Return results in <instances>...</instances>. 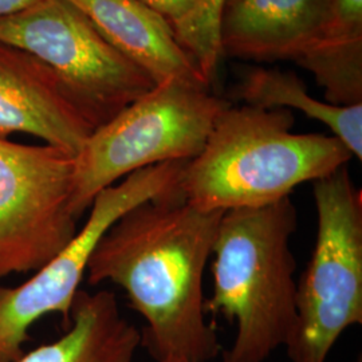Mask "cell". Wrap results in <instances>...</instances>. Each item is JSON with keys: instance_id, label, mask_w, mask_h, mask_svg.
I'll use <instances>...</instances> for the list:
<instances>
[{"instance_id": "1", "label": "cell", "mask_w": 362, "mask_h": 362, "mask_svg": "<svg viewBox=\"0 0 362 362\" xmlns=\"http://www.w3.org/2000/svg\"><path fill=\"white\" fill-rule=\"evenodd\" d=\"M223 214L194 207L180 188L125 212L91 255L89 285L110 282L127 293L145 320L141 345L155 361L209 362L221 350L203 281Z\"/></svg>"}, {"instance_id": "2", "label": "cell", "mask_w": 362, "mask_h": 362, "mask_svg": "<svg viewBox=\"0 0 362 362\" xmlns=\"http://www.w3.org/2000/svg\"><path fill=\"white\" fill-rule=\"evenodd\" d=\"M293 127L287 109L227 106L203 151L187 163L181 192L208 212L264 207L349 164L353 155L336 136Z\"/></svg>"}, {"instance_id": "3", "label": "cell", "mask_w": 362, "mask_h": 362, "mask_svg": "<svg viewBox=\"0 0 362 362\" xmlns=\"http://www.w3.org/2000/svg\"><path fill=\"white\" fill-rule=\"evenodd\" d=\"M291 197L258 208L226 211L212 250V296L207 314L236 326L223 362H264L286 346L297 318V230Z\"/></svg>"}, {"instance_id": "4", "label": "cell", "mask_w": 362, "mask_h": 362, "mask_svg": "<svg viewBox=\"0 0 362 362\" xmlns=\"http://www.w3.org/2000/svg\"><path fill=\"white\" fill-rule=\"evenodd\" d=\"M227 106L209 88L169 79L93 130L76 156L74 216L81 219L103 189L139 169L191 161L203 151Z\"/></svg>"}, {"instance_id": "5", "label": "cell", "mask_w": 362, "mask_h": 362, "mask_svg": "<svg viewBox=\"0 0 362 362\" xmlns=\"http://www.w3.org/2000/svg\"><path fill=\"white\" fill-rule=\"evenodd\" d=\"M317 236L297 284L290 362H326L341 334L362 324V191L348 165L313 181Z\"/></svg>"}, {"instance_id": "6", "label": "cell", "mask_w": 362, "mask_h": 362, "mask_svg": "<svg viewBox=\"0 0 362 362\" xmlns=\"http://www.w3.org/2000/svg\"><path fill=\"white\" fill-rule=\"evenodd\" d=\"M0 42L49 66L93 130L156 86L69 0H39L0 18Z\"/></svg>"}, {"instance_id": "7", "label": "cell", "mask_w": 362, "mask_h": 362, "mask_svg": "<svg viewBox=\"0 0 362 362\" xmlns=\"http://www.w3.org/2000/svg\"><path fill=\"white\" fill-rule=\"evenodd\" d=\"M187 163L139 169L105 188L93 200L83 227L31 279L15 287L0 286V362H15L25 353L28 330L42 317L58 313L66 327L70 325L73 300L104 233L132 208L180 189Z\"/></svg>"}, {"instance_id": "8", "label": "cell", "mask_w": 362, "mask_h": 362, "mask_svg": "<svg viewBox=\"0 0 362 362\" xmlns=\"http://www.w3.org/2000/svg\"><path fill=\"white\" fill-rule=\"evenodd\" d=\"M76 156L0 139V279L38 272L77 233Z\"/></svg>"}, {"instance_id": "9", "label": "cell", "mask_w": 362, "mask_h": 362, "mask_svg": "<svg viewBox=\"0 0 362 362\" xmlns=\"http://www.w3.org/2000/svg\"><path fill=\"white\" fill-rule=\"evenodd\" d=\"M27 133L77 156L93 129L54 74L30 52L0 42V139Z\"/></svg>"}, {"instance_id": "10", "label": "cell", "mask_w": 362, "mask_h": 362, "mask_svg": "<svg viewBox=\"0 0 362 362\" xmlns=\"http://www.w3.org/2000/svg\"><path fill=\"white\" fill-rule=\"evenodd\" d=\"M333 0H224L220 54L272 62L293 61L324 23Z\"/></svg>"}, {"instance_id": "11", "label": "cell", "mask_w": 362, "mask_h": 362, "mask_svg": "<svg viewBox=\"0 0 362 362\" xmlns=\"http://www.w3.org/2000/svg\"><path fill=\"white\" fill-rule=\"evenodd\" d=\"M156 85L177 79L209 88L168 22L140 0H69Z\"/></svg>"}, {"instance_id": "12", "label": "cell", "mask_w": 362, "mask_h": 362, "mask_svg": "<svg viewBox=\"0 0 362 362\" xmlns=\"http://www.w3.org/2000/svg\"><path fill=\"white\" fill-rule=\"evenodd\" d=\"M141 333L121 314L115 293L79 290L65 334L15 362H133Z\"/></svg>"}, {"instance_id": "13", "label": "cell", "mask_w": 362, "mask_h": 362, "mask_svg": "<svg viewBox=\"0 0 362 362\" xmlns=\"http://www.w3.org/2000/svg\"><path fill=\"white\" fill-rule=\"evenodd\" d=\"M336 106L362 104V0H333L324 23L293 59Z\"/></svg>"}, {"instance_id": "14", "label": "cell", "mask_w": 362, "mask_h": 362, "mask_svg": "<svg viewBox=\"0 0 362 362\" xmlns=\"http://www.w3.org/2000/svg\"><path fill=\"white\" fill-rule=\"evenodd\" d=\"M236 98L262 109H296L320 121L346 145L353 157L362 160V104L336 106L311 97L294 73L278 69H248L236 86Z\"/></svg>"}, {"instance_id": "15", "label": "cell", "mask_w": 362, "mask_h": 362, "mask_svg": "<svg viewBox=\"0 0 362 362\" xmlns=\"http://www.w3.org/2000/svg\"><path fill=\"white\" fill-rule=\"evenodd\" d=\"M224 0H194L189 13L172 27L181 47L188 52L208 85L219 67V19Z\"/></svg>"}, {"instance_id": "16", "label": "cell", "mask_w": 362, "mask_h": 362, "mask_svg": "<svg viewBox=\"0 0 362 362\" xmlns=\"http://www.w3.org/2000/svg\"><path fill=\"white\" fill-rule=\"evenodd\" d=\"M156 13L164 16L170 27L179 23L194 7V0H140Z\"/></svg>"}, {"instance_id": "17", "label": "cell", "mask_w": 362, "mask_h": 362, "mask_svg": "<svg viewBox=\"0 0 362 362\" xmlns=\"http://www.w3.org/2000/svg\"><path fill=\"white\" fill-rule=\"evenodd\" d=\"M38 1L39 0H0V18L21 13Z\"/></svg>"}, {"instance_id": "18", "label": "cell", "mask_w": 362, "mask_h": 362, "mask_svg": "<svg viewBox=\"0 0 362 362\" xmlns=\"http://www.w3.org/2000/svg\"><path fill=\"white\" fill-rule=\"evenodd\" d=\"M155 362H194L191 360H187V358H182V357H165L163 360H157Z\"/></svg>"}, {"instance_id": "19", "label": "cell", "mask_w": 362, "mask_h": 362, "mask_svg": "<svg viewBox=\"0 0 362 362\" xmlns=\"http://www.w3.org/2000/svg\"><path fill=\"white\" fill-rule=\"evenodd\" d=\"M356 362H362L361 357H358V358H357V361H356Z\"/></svg>"}]
</instances>
